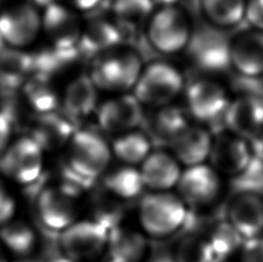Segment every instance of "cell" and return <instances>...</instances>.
<instances>
[{
    "label": "cell",
    "mask_w": 263,
    "mask_h": 262,
    "mask_svg": "<svg viewBox=\"0 0 263 262\" xmlns=\"http://www.w3.org/2000/svg\"><path fill=\"white\" fill-rule=\"evenodd\" d=\"M50 262H74V261L69 260L68 258H66V256L62 253L58 256V258H53V260H51Z\"/></svg>",
    "instance_id": "cell-41"
},
{
    "label": "cell",
    "mask_w": 263,
    "mask_h": 262,
    "mask_svg": "<svg viewBox=\"0 0 263 262\" xmlns=\"http://www.w3.org/2000/svg\"><path fill=\"white\" fill-rule=\"evenodd\" d=\"M245 18L253 29L263 31V0H247Z\"/></svg>",
    "instance_id": "cell-37"
},
{
    "label": "cell",
    "mask_w": 263,
    "mask_h": 262,
    "mask_svg": "<svg viewBox=\"0 0 263 262\" xmlns=\"http://www.w3.org/2000/svg\"><path fill=\"white\" fill-rule=\"evenodd\" d=\"M189 126V116L186 112L172 104L159 107L154 118L155 133L159 138L165 139L168 143Z\"/></svg>",
    "instance_id": "cell-31"
},
{
    "label": "cell",
    "mask_w": 263,
    "mask_h": 262,
    "mask_svg": "<svg viewBox=\"0 0 263 262\" xmlns=\"http://www.w3.org/2000/svg\"><path fill=\"white\" fill-rule=\"evenodd\" d=\"M214 262H238L236 258H224V259H215Z\"/></svg>",
    "instance_id": "cell-43"
},
{
    "label": "cell",
    "mask_w": 263,
    "mask_h": 262,
    "mask_svg": "<svg viewBox=\"0 0 263 262\" xmlns=\"http://www.w3.org/2000/svg\"><path fill=\"white\" fill-rule=\"evenodd\" d=\"M25 95L32 109L41 115L51 114L58 104L57 95L44 77L35 78L27 82Z\"/></svg>",
    "instance_id": "cell-34"
},
{
    "label": "cell",
    "mask_w": 263,
    "mask_h": 262,
    "mask_svg": "<svg viewBox=\"0 0 263 262\" xmlns=\"http://www.w3.org/2000/svg\"><path fill=\"white\" fill-rule=\"evenodd\" d=\"M0 262H8L6 256V250L4 249L2 242H0Z\"/></svg>",
    "instance_id": "cell-40"
},
{
    "label": "cell",
    "mask_w": 263,
    "mask_h": 262,
    "mask_svg": "<svg viewBox=\"0 0 263 262\" xmlns=\"http://www.w3.org/2000/svg\"><path fill=\"white\" fill-rule=\"evenodd\" d=\"M254 161L248 140L231 132L218 134L213 140L209 164L222 177H240Z\"/></svg>",
    "instance_id": "cell-10"
},
{
    "label": "cell",
    "mask_w": 263,
    "mask_h": 262,
    "mask_svg": "<svg viewBox=\"0 0 263 262\" xmlns=\"http://www.w3.org/2000/svg\"><path fill=\"white\" fill-rule=\"evenodd\" d=\"M142 62L133 51L104 55L93 64L90 79L96 88L109 91L134 89L142 73Z\"/></svg>",
    "instance_id": "cell-7"
},
{
    "label": "cell",
    "mask_w": 263,
    "mask_h": 262,
    "mask_svg": "<svg viewBox=\"0 0 263 262\" xmlns=\"http://www.w3.org/2000/svg\"><path fill=\"white\" fill-rule=\"evenodd\" d=\"M224 119L229 132L252 141L263 134V98L238 97L230 102Z\"/></svg>",
    "instance_id": "cell-15"
},
{
    "label": "cell",
    "mask_w": 263,
    "mask_h": 262,
    "mask_svg": "<svg viewBox=\"0 0 263 262\" xmlns=\"http://www.w3.org/2000/svg\"><path fill=\"white\" fill-rule=\"evenodd\" d=\"M16 212L15 198L0 181V228L14 219Z\"/></svg>",
    "instance_id": "cell-36"
},
{
    "label": "cell",
    "mask_w": 263,
    "mask_h": 262,
    "mask_svg": "<svg viewBox=\"0 0 263 262\" xmlns=\"http://www.w3.org/2000/svg\"><path fill=\"white\" fill-rule=\"evenodd\" d=\"M42 26L54 48L60 51H74L79 45L82 28L78 16L62 5L50 4L46 7Z\"/></svg>",
    "instance_id": "cell-19"
},
{
    "label": "cell",
    "mask_w": 263,
    "mask_h": 262,
    "mask_svg": "<svg viewBox=\"0 0 263 262\" xmlns=\"http://www.w3.org/2000/svg\"><path fill=\"white\" fill-rule=\"evenodd\" d=\"M227 221L243 240L263 237V196L251 191L237 193L228 205Z\"/></svg>",
    "instance_id": "cell-12"
},
{
    "label": "cell",
    "mask_w": 263,
    "mask_h": 262,
    "mask_svg": "<svg viewBox=\"0 0 263 262\" xmlns=\"http://www.w3.org/2000/svg\"><path fill=\"white\" fill-rule=\"evenodd\" d=\"M213 140L208 129L190 125L170 141L171 154L184 169L204 164L209 161Z\"/></svg>",
    "instance_id": "cell-21"
},
{
    "label": "cell",
    "mask_w": 263,
    "mask_h": 262,
    "mask_svg": "<svg viewBox=\"0 0 263 262\" xmlns=\"http://www.w3.org/2000/svg\"><path fill=\"white\" fill-rule=\"evenodd\" d=\"M74 133L69 120L60 118L52 114H45L41 115L37 121L32 139L40 144L43 151L44 149L52 151L70 141Z\"/></svg>",
    "instance_id": "cell-26"
},
{
    "label": "cell",
    "mask_w": 263,
    "mask_h": 262,
    "mask_svg": "<svg viewBox=\"0 0 263 262\" xmlns=\"http://www.w3.org/2000/svg\"><path fill=\"white\" fill-rule=\"evenodd\" d=\"M149 43L158 52L176 54L189 46L193 29L187 14L175 4L162 5L148 20Z\"/></svg>",
    "instance_id": "cell-2"
},
{
    "label": "cell",
    "mask_w": 263,
    "mask_h": 262,
    "mask_svg": "<svg viewBox=\"0 0 263 262\" xmlns=\"http://www.w3.org/2000/svg\"><path fill=\"white\" fill-rule=\"evenodd\" d=\"M15 262H41L36 259H32L30 256H26V258H18Z\"/></svg>",
    "instance_id": "cell-42"
},
{
    "label": "cell",
    "mask_w": 263,
    "mask_h": 262,
    "mask_svg": "<svg viewBox=\"0 0 263 262\" xmlns=\"http://www.w3.org/2000/svg\"><path fill=\"white\" fill-rule=\"evenodd\" d=\"M109 230L90 219H78L60 232L62 253L74 262H92L106 252Z\"/></svg>",
    "instance_id": "cell-5"
},
{
    "label": "cell",
    "mask_w": 263,
    "mask_h": 262,
    "mask_svg": "<svg viewBox=\"0 0 263 262\" xmlns=\"http://www.w3.org/2000/svg\"><path fill=\"white\" fill-rule=\"evenodd\" d=\"M236 259L238 262H263V237L243 240Z\"/></svg>",
    "instance_id": "cell-35"
},
{
    "label": "cell",
    "mask_w": 263,
    "mask_h": 262,
    "mask_svg": "<svg viewBox=\"0 0 263 262\" xmlns=\"http://www.w3.org/2000/svg\"><path fill=\"white\" fill-rule=\"evenodd\" d=\"M68 3L80 11H89V9L95 8L101 3V0H68Z\"/></svg>",
    "instance_id": "cell-39"
},
{
    "label": "cell",
    "mask_w": 263,
    "mask_h": 262,
    "mask_svg": "<svg viewBox=\"0 0 263 262\" xmlns=\"http://www.w3.org/2000/svg\"><path fill=\"white\" fill-rule=\"evenodd\" d=\"M172 259L173 262H214L216 256L206 236L191 233L178 240Z\"/></svg>",
    "instance_id": "cell-30"
},
{
    "label": "cell",
    "mask_w": 263,
    "mask_h": 262,
    "mask_svg": "<svg viewBox=\"0 0 263 262\" xmlns=\"http://www.w3.org/2000/svg\"><path fill=\"white\" fill-rule=\"evenodd\" d=\"M147 192L176 191L184 167L171 152L155 151L139 167Z\"/></svg>",
    "instance_id": "cell-16"
},
{
    "label": "cell",
    "mask_w": 263,
    "mask_h": 262,
    "mask_svg": "<svg viewBox=\"0 0 263 262\" xmlns=\"http://www.w3.org/2000/svg\"><path fill=\"white\" fill-rule=\"evenodd\" d=\"M112 151L105 140L91 130L74 133L69 141V169L83 180L90 181L109 170Z\"/></svg>",
    "instance_id": "cell-4"
},
{
    "label": "cell",
    "mask_w": 263,
    "mask_h": 262,
    "mask_svg": "<svg viewBox=\"0 0 263 262\" xmlns=\"http://www.w3.org/2000/svg\"><path fill=\"white\" fill-rule=\"evenodd\" d=\"M11 119L5 114L0 112V156L8 147V140L11 137Z\"/></svg>",
    "instance_id": "cell-38"
},
{
    "label": "cell",
    "mask_w": 263,
    "mask_h": 262,
    "mask_svg": "<svg viewBox=\"0 0 263 262\" xmlns=\"http://www.w3.org/2000/svg\"><path fill=\"white\" fill-rule=\"evenodd\" d=\"M97 118L101 128L107 133L130 132L142 124V104L134 95H123L103 103Z\"/></svg>",
    "instance_id": "cell-18"
},
{
    "label": "cell",
    "mask_w": 263,
    "mask_h": 262,
    "mask_svg": "<svg viewBox=\"0 0 263 262\" xmlns=\"http://www.w3.org/2000/svg\"><path fill=\"white\" fill-rule=\"evenodd\" d=\"M187 49L194 64L204 71L219 72L231 66L230 41L215 27L193 31Z\"/></svg>",
    "instance_id": "cell-11"
},
{
    "label": "cell",
    "mask_w": 263,
    "mask_h": 262,
    "mask_svg": "<svg viewBox=\"0 0 263 262\" xmlns=\"http://www.w3.org/2000/svg\"><path fill=\"white\" fill-rule=\"evenodd\" d=\"M0 242L4 249L18 258L30 256L39 244L35 229L21 219H12L0 228Z\"/></svg>",
    "instance_id": "cell-24"
},
{
    "label": "cell",
    "mask_w": 263,
    "mask_h": 262,
    "mask_svg": "<svg viewBox=\"0 0 263 262\" xmlns=\"http://www.w3.org/2000/svg\"><path fill=\"white\" fill-rule=\"evenodd\" d=\"M34 69V58L20 50L0 51V83L6 87H17Z\"/></svg>",
    "instance_id": "cell-29"
},
{
    "label": "cell",
    "mask_w": 263,
    "mask_h": 262,
    "mask_svg": "<svg viewBox=\"0 0 263 262\" xmlns=\"http://www.w3.org/2000/svg\"><path fill=\"white\" fill-rule=\"evenodd\" d=\"M201 9L211 27L230 29L238 25L246 15L247 0H200Z\"/></svg>",
    "instance_id": "cell-25"
},
{
    "label": "cell",
    "mask_w": 263,
    "mask_h": 262,
    "mask_svg": "<svg viewBox=\"0 0 263 262\" xmlns=\"http://www.w3.org/2000/svg\"><path fill=\"white\" fill-rule=\"evenodd\" d=\"M43 149L32 138H21L6 148L0 158L3 175L15 184L29 186L43 172Z\"/></svg>",
    "instance_id": "cell-9"
},
{
    "label": "cell",
    "mask_w": 263,
    "mask_h": 262,
    "mask_svg": "<svg viewBox=\"0 0 263 262\" xmlns=\"http://www.w3.org/2000/svg\"><path fill=\"white\" fill-rule=\"evenodd\" d=\"M81 191L69 185L48 186L36 198L37 215L49 230L63 232L79 219L78 196Z\"/></svg>",
    "instance_id": "cell-6"
},
{
    "label": "cell",
    "mask_w": 263,
    "mask_h": 262,
    "mask_svg": "<svg viewBox=\"0 0 263 262\" xmlns=\"http://www.w3.org/2000/svg\"><path fill=\"white\" fill-rule=\"evenodd\" d=\"M121 40L123 37L118 27L110 22L97 20L82 30L79 48L86 54H96L118 45Z\"/></svg>",
    "instance_id": "cell-27"
},
{
    "label": "cell",
    "mask_w": 263,
    "mask_h": 262,
    "mask_svg": "<svg viewBox=\"0 0 263 262\" xmlns=\"http://www.w3.org/2000/svg\"><path fill=\"white\" fill-rule=\"evenodd\" d=\"M112 155L126 165H141L152 153V142L147 135L140 132H126L112 144Z\"/></svg>",
    "instance_id": "cell-28"
},
{
    "label": "cell",
    "mask_w": 263,
    "mask_h": 262,
    "mask_svg": "<svg viewBox=\"0 0 263 262\" xmlns=\"http://www.w3.org/2000/svg\"><path fill=\"white\" fill-rule=\"evenodd\" d=\"M96 86L90 77L81 76L69 83L64 95V109L70 119L87 117L95 110Z\"/></svg>",
    "instance_id": "cell-23"
},
{
    "label": "cell",
    "mask_w": 263,
    "mask_h": 262,
    "mask_svg": "<svg viewBox=\"0 0 263 262\" xmlns=\"http://www.w3.org/2000/svg\"><path fill=\"white\" fill-rule=\"evenodd\" d=\"M187 106L190 114L201 121H213L223 117L230 101L228 92L220 83L202 79L187 88Z\"/></svg>",
    "instance_id": "cell-14"
},
{
    "label": "cell",
    "mask_w": 263,
    "mask_h": 262,
    "mask_svg": "<svg viewBox=\"0 0 263 262\" xmlns=\"http://www.w3.org/2000/svg\"><path fill=\"white\" fill-rule=\"evenodd\" d=\"M206 238L211 245L216 259L236 258L243 239L225 219L216 226Z\"/></svg>",
    "instance_id": "cell-32"
},
{
    "label": "cell",
    "mask_w": 263,
    "mask_h": 262,
    "mask_svg": "<svg viewBox=\"0 0 263 262\" xmlns=\"http://www.w3.org/2000/svg\"><path fill=\"white\" fill-rule=\"evenodd\" d=\"M175 192L189 209L210 208L223 194V177L208 163L185 167Z\"/></svg>",
    "instance_id": "cell-8"
},
{
    "label": "cell",
    "mask_w": 263,
    "mask_h": 262,
    "mask_svg": "<svg viewBox=\"0 0 263 262\" xmlns=\"http://www.w3.org/2000/svg\"><path fill=\"white\" fill-rule=\"evenodd\" d=\"M102 177L106 193L117 200L140 199L144 194L145 189L139 167L123 164L107 170Z\"/></svg>",
    "instance_id": "cell-22"
},
{
    "label": "cell",
    "mask_w": 263,
    "mask_h": 262,
    "mask_svg": "<svg viewBox=\"0 0 263 262\" xmlns=\"http://www.w3.org/2000/svg\"><path fill=\"white\" fill-rule=\"evenodd\" d=\"M189 210L175 191L145 192L138 204L139 228L148 238L165 239L185 226Z\"/></svg>",
    "instance_id": "cell-1"
},
{
    "label": "cell",
    "mask_w": 263,
    "mask_h": 262,
    "mask_svg": "<svg viewBox=\"0 0 263 262\" xmlns=\"http://www.w3.org/2000/svg\"><path fill=\"white\" fill-rule=\"evenodd\" d=\"M3 2H4V0H0V4H2V3H3Z\"/></svg>",
    "instance_id": "cell-44"
},
{
    "label": "cell",
    "mask_w": 263,
    "mask_h": 262,
    "mask_svg": "<svg viewBox=\"0 0 263 262\" xmlns=\"http://www.w3.org/2000/svg\"><path fill=\"white\" fill-rule=\"evenodd\" d=\"M154 0H115L114 12L120 27L136 28L154 13Z\"/></svg>",
    "instance_id": "cell-33"
},
{
    "label": "cell",
    "mask_w": 263,
    "mask_h": 262,
    "mask_svg": "<svg viewBox=\"0 0 263 262\" xmlns=\"http://www.w3.org/2000/svg\"><path fill=\"white\" fill-rule=\"evenodd\" d=\"M230 65L245 79L263 77V31H243L230 41Z\"/></svg>",
    "instance_id": "cell-17"
},
{
    "label": "cell",
    "mask_w": 263,
    "mask_h": 262,
    "mask_svg": "<svg viewBox=\"0 0 263 262\" xmlns=\"http://www.w3.org/2000/svg\"><path fill=\"white\" fill-rule=\"evenodd\" d=\"M42 21L30 5H16L0 14V37L11 48L31 44L39 35Z\"/></svg>",
    "instance_id": "cell-13"
},
{
    "label": "cell",
    "mask_w": 263,
    "mask_h": 262,
    "mask_svg": "<svg viewBox=\"0 0 263 262\" xmlns=\"http://www.w3.org/2000/svg\"><path fill=\"white\" fill-rule=\"evenodd\" d=\"M148 251V237L140 228L120 223L109 231L106 253L110 262H143Z\"/></svg>",
    "instance_id": "cell-20"
},
{
    "label": "cell",
    "mask_w": 263,
    "mask_h": 262,
    "mask_svg": "<svg viewBox=\"0 0 263 262\" xmlns=\"http://www.w3.org/2000/svg\"><path fill=\"white\" fill-rule=\"evenodd\" d=\"M184 78L179 69L164 62L148 65L134 87V96L142 105L163 107L180 95Z\"/></svg>",
    "instance_id": "cell-3"
}]
</instances>
